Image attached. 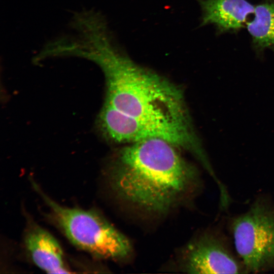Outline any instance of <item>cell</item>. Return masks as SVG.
<instances>
[{
	"mask_svg": "<svg viewBox=\"0 0 274 274\" xmlns=\"http://www.w3.org/2000/svg\"><path fill=\"white\" fill-rule=\"evenodd\" d=\"M176 148L152 139L119 150L108 171L117 198L142 213L161 215L194 196L201 187L198 173Z\"/></svg>",
	"mask_w": 274,
	"mask_h": 274,
	"instance_id": "6da1fadb",
	"label": "cell"
},
{
	"mask_svg": "<svg viewBox=\"0 0 274 274\" xmlns=\"http://www.w3.org/2000/svg\"><path fill=\"white\" fill-rule=\"evenodd\" d=\"M108 35L96 39L85 56L105 76V102L141 121L192 132L182 91L170 81L134 63Z\"/></svg>",
	"mask_w": 274,
	"mask_h": 274,
	"instance_id": "7a4b0ae2",
	"label": "cell"
},
{
	"mask_svg": "<svg viewBox=\"0 0 274 274\" xmlns=\"http://www.w3.org/2000/svg\"><path fill=\"white\" fill-rule=\"evenodd\" d=\"M50 209L49 216L75 246L100 259L120 260L132 251L128 239L94 210L63 207L32 182Z\"/></svg>",
	"mask_w": 274,
	"mask_h": 274,
	"instance_id": "3957f363",
	"label": "cell"
},
{
	"mask_svg": "<svg viewBox=\"0 0 274 274\" xmlns=\"http://www.w3.org/2000/svg\"><path fill=\"white\" fill-rule=\"evenodd\" d=\"M228 229L247 273L274 269V201L261 195L244 213L232 217Z\"/></svg>",
	"mask_w": 274,
	"mask_h": 274,
	"instance_id": "277c9868",
	"label": "cell"
},
{
	"mask_svg": "<svg viewBox=\"0 0 274 274\" xmlns=\"http://www.w3.org/2000/svg\"><path fill=\"white\" fill-rule=\"evenodd\" d=\"M97 125L102 134L115 142L132 144L161 139L177 148L189 151L201 163L209 159L195 132L141 121L119 112L106 103L98 116Z\"/></svg>",
	"mask_w": 274,
	"mask_h": 274,
	"instance_id": "5b68a950",
	"label": "cell"
},
{
	"mask_svg": "<svg viewBox=\"0 0 274 274\" xmlns=\"http://www.w3.org/2000/svg\"><path fill=\"white\" fill-rule=\"evenodd\" d=\"M233 245L219 229L206 230L183 248L179 266L190 273H247Z\"/></svg>",
	"mask_w": 274,
	"mask_h": 274,
	"instance_id": "8992f818",
	"label": "cell"
},
{
	"mask_svg": "<svg viewBox=\"0 0 274 274\" xmlns=\"http://www.w3.org/2000/svg\"><path fill=\"white\" fill-rule=\"evenodd\" d=\"M27 222L24 244L33 263L48 273H72L56 239L31 220L28 219Z\"/></svg>",
	"mask_w": 274,
	"mask_h": 274,
	"instance_id": "52a82bcc",
	"label": "cell"
},
{
	"mask_svg": "<svg viewBox=\"0 0 274 274\" xmlns=\"http://www.w3.org/2000/svg\"><path fill=\"white\" fill-rule=\"evenodd\" d=\"M201 10L200 26L212 24L218 33L235 32L246 25L254 6L247 0H197Z\"/></svg>",
	"mask_w": 274,
	"mask_h": 274,
	"instance_id": "ba28073f",
	"label": "cell"
},
{
	"mask_svg": "<svg viewBox=\"0 0 274 274\" xmlns=\"http://www.w3.org/2000/svg\"><path fill=\"white\" fill-rule=\"evenodd\" d=\"M246 26L257 56H262L266 49L274 52V0H263L257 5L253 19Z\"/></svg>",
	"mask_w": 274,
	"mask_h": 274,
	"instance_id": "9c48e42d",
	"label": "cell"
}]
</instances>
